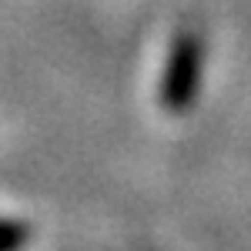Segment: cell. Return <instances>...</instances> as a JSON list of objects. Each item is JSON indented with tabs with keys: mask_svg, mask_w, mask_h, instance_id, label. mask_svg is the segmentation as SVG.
<instances>
[{
	"mask_svg": "<svg viewBox=\"0 0 251 251\" xmlns=\"http://www.w3.org/2000/svg\"><path fill=\"white\" fill-rule=\"evenodd\" d=\"M201 60L204 47L194 30H181L171 44V54L164 64V77H161V107L168 114H184L191 111L198 87H201Z\"/></svg>",
	"mask_w": 251,
	"mask_h": 251,
	"instance_id": "1",
	"label": "cell"
},
{
	"mask_svg": "<svg viewBox=\"0 0 251 251\" xmlns=\"http://www.w3.org/2000/svg\"><path fill=\"white\" fill-rule=\"evenodd\" d=\"M27 238V228L17 225V221H0V251H14L24 245Z\"/></svg>",
	"mask_w": 251,
	"mask_h": 251,
	"instance_id": "2",
	"label": "cell"
}]
</instances>
